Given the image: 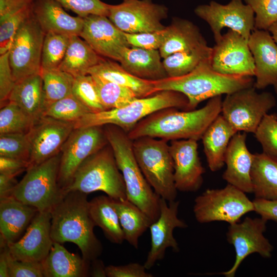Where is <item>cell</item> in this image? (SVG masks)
Here are the masks:
<instances>
[{
  "label": "cell",
  "instance_id": "1",
  "mask_svg": "<svg viewBox=\"0 0 277 277\" xmlns=\"http://www.w3.org/2000/svg\"><path fill=\"white\" fill-rule=\"evenodd\" d=\"M222 101L221 95H219L209 99L199 109H161L140 121L127 133L128 135L132 140L149 136L167 141L182 139L198 141L221 114Z\"/></svg>",
  "mask_w": 277,
  "mask_h": 277
},
{
  "label": "cell",
  "instance_id": "2",
  "mask_svg": "<svg viewBox=\"0 0 277 277\" xmlns=\"http://www.w3.org/2000/svg\"><path fill=\"white\" fill-rule=\"evenodd\" d=\"M87 195L77 191L65 194L51 211V236L53 242L76 244L82 257L91 262L101 255L103 246L94 233Z\"/></svg>",
  "mask_w": 277,
  "mask_h": 277
},
{
  "label": "cell",
  "instance_id": "3",
  "mask_svg": "<svg viewBox=\"0 0 277 277\" xmlns=\"http://www.w3.org/2000/svg\"><path fill=\"white\" fill-rule=\"evenodd\" d=\"M210 58L204 60L194 70L184 75L153 81L156 90H172L183 94L188 99V110H190L206 100L254 85L252 76L216 72L212 68Z\"/></svg>",
  "mask_w": 277,
  "mask_h": 277
},
{
  "label": "cell",
  "instance_id": "4",
  "mask_svg": "<svg viewBox=\"0 0 277 277\" xmlns=\"http://www.w3.org/2000/svg\"><path fill=\"white\" fill-rule=\"evenodd\" d=\"M103 127L123 175L127 199L142 210L152 222L156 221L160 214L161 197L149 184L137 163L133 140L118 126L106 125Z\"/></svg>",
  "mask_w": 277,
  "mask_h": 277
},
{
  "label": "cell",
  "instance_id": "5",
  "mask_svg": "<svg viewBox=\"0 0 277 277\" xmlns=\"http://www.w3.org/2000/svg\"><path fill=\"white\" fill-rule=\"evenodd\" d=\"M188 99L183 94L163 90L148 97L137 98L120 108L88 113L74 123V128L113 125L128 133L140 121L158 110L166 108L188 110Z\"/></svg>",
  "mask_w": 277,
  "mask_h": 277
},
{
  "label": "cell",
  "instance_id": "6",
  "mask_svg": "<svg viewBox=\"0 0 277 277\" xmlns=\"http://www.w3.org/2000/svg\"><path fill=\"white\" fill-rule=\"evenodd\" d=\"M72 191L87 194L101 191L113 200L127 199L123 175L109 143L81 165L64 192Z\"/></svg>",
  "mask_w": 277,
  "mask_h": 277
},
{
  "label": "cell",
  "instance_id": "7",
  "mask_svg": "<svg viewBox=\"0 0 277 277\" xmlns=\"http://www.w3.org/2000/svg\"><path fill=\"white\" fill-rule=\"evenodd\" d=\"M167 141L149 136L133 140L137 163L154 191L167 202L175 200L172 159Z\"/></svg>",
  "mask_w": 277,
  "mask_h": 277
},
{
  "label": "cell",
  "instance_id": "8",
  "mask_svg": "<svg viewBox=\"0 0 277 277\" xmlns=\"http://www.w3.org/2000/svg\"><path fill=\"white\" fill-rule=\"evenodd\" d=\"M60 159L61 152L30 166L11 196L35 207L39 212H51L65 195L58 183Z\"/></svg>",
  "mask_w": 277,
  "mask_h": 277
},
{
  "label": "cell",
  "instance_id": "9",
  "mask_svg": "<svg viewBox=\"0 0 277 277\" xmlns=\"http://www.w3.org/2000/svg\"><path fill=\"white\" fill-rule=\"evenodd\" d=\"M200 223L225 222H239L246 213L254 211L253 201L246 193L228 184L220 189H208L194 200L193 209Z\"/></svg>",
  "mask_w": 277,
  "mask_h": 277
},
{
  "label": "cell",
  "instance_id": "10",
  "mask_svg": "<svg viewBox=\"0 0 277 277\" xmlns=\"http://www.w3.org/2000/svg\"><path fill=\"white\" fill-rule=\"evenodd\" d=\"M276 105L272 93H259L253 85L226 94L221 114L236 131L254 134L264 116Z\"/></svg>",
  "mask_w": 277,
  "mask_h": 277
},
{
  "label": "cell",
  "instance_id": "11",
  "mask_svg": "<svg viewBox=\"0 0 277 277\" xmlns=\"http://www.w3.org/2000/svg\"><path fill=\"white\" fill-rule=\"evenodd\" d=\"M108 144L103 126L73 130L61 151L58 183L63 191L85 160Z\"/></svg>",
  "mask_w": 277,
  "mask_h": 277
},
{
  "label": "cell",
  "instance_id": "12",
  "mask_svg": "<svg viewBox=\"0 0 277 277\" xmlns=\"http://www.w3.org/2000/svg\"><path fill=\"white\" fill-rule=\"evenodd\" d=\"M45 33L33 14L18 30L9 51L10 66L15 82L41 74Z\"/></svg>",
  "mask_w": 277,
  "mask_h": 277
},
{
  "label": "cell",
  "instance_id": "13",
  "mask_svg": "<svg viewBox=\"0 0 277 277\" xmlns=\"http://www.w3.org/2000/svg\"><path fill=\"white\" fill-rule=\"evenodd\" d=\"M167 15L166 6L152 0H128L110 5L107 17L123 32L136 33L165 29L161 22Z\"/></svg>",
  "mask_w": 277,
  "mask_h": 277
},
{
  "label": "cell",
  "instance_id": "14",
  "mask_svg": "<svg viewBox=\"0 0 277 277\" xmlns=\"http://www.w3.org/2000/svg\"><path fill=\"white\" fill-rule=\"evenodd\" d=\"M194 12L209 25L215 43L222 38L224 28L238 32L248 41L255 29L254 13L242 0H231L226 5L211 1L198 6Z\"/></svg>",
  "mask_w": 277,
  "mask_h": 277
},
{
  "label": "cell",
  "instance_id": "15",
  "mask_svg": "<svg viewBox=\"0 0 277 277\" xmlns=\"http://www.w3.org/2000/svg\"><path fill=\"white\" fill-rule=\"evenodd\" d=\"M268 221L260 217H246L242 222L229 224L226 233L228 243L235 251V259L231 268L221 273L226 277H233L243 260L256 253L264 258L271 256L273 247L265 236Z\"/></svg>",
  "mask_w": 277,
  "mask_h": 277
},
{
  "label": "cell",
  "instance_id": "16",
  "mask_svg": "<svg viewBox=\"0 0 277 277\" xmlns=\"http://www.w3.org/2000/svg\"><path fill=\"white\" fill-rule=\"evenodd\" d=\"M210 62L213 69L221 74L254 76V62L248 41L232 30L212 47Z\"/></svg>",
  "mask_w": 277,
  "mask_h": 277
},
{
  "label": "cell",
  "instance_id": "17",
  "mask_svg": "<svg viewBox=\"0 0 277 277\" xmlns=\"http://www.w3.org/2000/svg\"><path fill=\"white\" fill-rule=\"evenodd\" d=\"M74 129V123L48 116H42L36 120L27 133L30 148V166L60 153Z\"/></svg>",
  "mask_w": 277,
  "mask_h": 277
},
{
  "label": "cell",
  "instance_id": "18",
  "mask_svg": "<svg viewBox=\"0 0 277 277\" xmlns=\"http://www.w3.org/2000/svg\"><path fill=\"white\" fill-rule=\"evenodd\" d=\"M161 198L160 214L157 220L149 227L151 246L144 265L147 270L151 269L155 263L164 259L167 248L175 252L179 251V244L173 236L176 228H184L187 224L177 216L179 201L168 202Z\"/></svg>",
  "mask_w": 277,
  "mask_h": 277
},
{
  "label": "cell",
  "instance_id": "19",
  "mask_svg": "<svg viewBox=\"0 0 277 277\" xmlns=\"http://www.w3.org/2000/svg\"><path fill=\"white\" fill-rule=\"evenodd\" d=\"M197 141L182 139L170 142L169 148L177 191L195 192L201 187L205 172L198 153Z\"/></svg>",
  "mask_w": 277,
  "mask_h": 277
},
{
  "label": "cell",
  "instance_id": "20",
  "mask_svg": "<svg viewBox=\"0 0 277 277\" xmlns=\"http://www.w3.org/2000/svg\"><path fill=\"white\" fill-rule=\"evenodd\" d=\"M80 36L100 55L118 62L123 50L130 47L125 32L105 15H90L84 18Z\"/></svg>",
  "mask_w": 277,
  "mask_h": 277
},
{
  "label": "cell",
  "instance_id": "21",
  "mask_svg": "<svg viewBox=\"0 0 277 277\" xmlns=\"http://www.w3.org/2000/svg\"><path fill=\"white\" fill-rule=\"evenodd\" d=\"M51 219L50 212L38 211L24 234L16 242L7 245L11 255L17 260L42 262L53 244Z\"/></svg>",
  "mask_w": 277,
  "mask_h": 277
},
{
  "label": "cell",
  "instance_id": "22",
  "mask_svg": "<svg viewBox=\"0 0 277 277\" xmlns=\"http://www.w3.org/2000/svg\"><path fill=\"white\" fill-rule=\"evenodd\" d=\"M254 66V87L272 86L277 94V45L268 30L254 29L248 39Z\"/></svg>",
  "mask_w": 277,
  "mask_h": 277
},
{
  "label": "cell",
  "instance_id": "23",
  "mask_svg": "<svg viewBox=\"0 0 277 277\" xmlns=\"http://www.w3.org/2000/svg\"><path fill=\"white\" fill-rule=\"evenodd\" d=\"M246 137L245 132H238L231 138L225 155L226 168L222 177L228 184L245 193H252L251 170L254 154L247 148Z\"/></svg>",
  "mask_w": 277,
  "mask_h": 277
},
{
  "label": "cell",
  "instance_id": "24",
  "mask_svg": "<svg viewBox=\"0 0 277 277\" xmlns=\"http://www.w3.org/2000/svg\"><path fill=\"white\" fill-rule=\"evenodd\" d=\"M33 14L46 33L80 36L84 18L72 16L55 0H34Z\"/></svg>",
  "mask_w": 277,
  "mask_h": 277
},
{
  "label": "cell",
  "instance_id": "25",
  "mask_svg": "<svg viewBox=\"0 0 277 277\" xmlns=\"http://www.w3.org/2000/svg\"><path fill=\"white\" fill-rule=\"evenodd\" d=\"M38 212L11 196L0 198L1 245L18 241Z\"/></svg>",
  "mask_w": 277,
  "mask_h": 277
},
{
  "label": "cell",
  "instance_id": "26",
  "mask_svg": "<svg viewBox=\"0 0 277 277\" xmlns=\"http://www.w3.org/2000/svg\"><path fill=\"white\" fill-rule=\"evenodd\" d=\"M238 132L220 114L208 126L202 135L208 166L212 172L220 170L225 165V155L229 144Z\"/></svg>",
  "mask_w": 277,
  "mask_h": 277
},
{
  "label": "cell",
  "instance_id": "27",
  "mask_svg": "<svg viewBox=\"0 0 277 277\" xmlns=\"http://www.w3.org/2000/svg\"><path fill=\"white\" fill-rule=\"evenodd\" d=\"M161 58L159 50L130 46L123 50L118 62L132 74L156 81L167 77Z\"/></svg>",
  "mask_w": 277,
  "mask_h": 277
},
{
  "label": "cell",
  "instance_id": "28",
  "mask_svg": "<svg viewBox=\"0 0 277 277\" xmlns=\"http://www.w3.org/2000/svg\"><path fill=\"white\" fill-rule=\"evenodd\" d=\"M90 263L57 242H53L48 255L41 262L44 277L88 276Z\"/></svg>",
  "mask_w": 277,
  "mask_h": 277
},
{
  "label": "cell",
  "instance_id": "29",
  "mask_svg": "<svg viewBox=\"0 0 277 277\" xmlns=\"http://www.w3.org/2000/svg\"><path fill=\"white\" fill-rule=\"evenodd\" d=\"M88 74L114 83L131 90L138 98L148 97L157 93L153 81L137 77L121 65L104 58L91 68Z\"/></svg>",
  "mask_w": 277,
  "mask_h": 277
},
{
  "label": "cell",
  "instance_id": "30",
  "mask_svg": "<svg viewBox=\"0 0 277 277\" xmlns=\"http://www.w3.org/2000/svg\"><path fill=\"white\" fill-rule=\"evenodd\" d=\"M167 34L159 49L162 58L174 53L189 51L207 43L199 28L191 22L182 18H174L167 26Z\"/></svg>",
  "mask_w": 277,
  "mask_h": 277
},
{
  "label": "cell",
  "instance_id": "31",
  "mask_svg": "<svg viewBox=\"0 0 277 277\" xmlns=\"http://www.w3.org/2000/svg\"><path fill=\"white\" fill-rule=\"evenodd\" d=\"M255 198L277 201V161L262 153L254 154L251 170Z\"/></svg>",
  "mask_w": 277,
  "mask_h": 277
},
{
  "label": "cell",
  "instance_id": "32",
  "mask_svg": "<svg viewBox=\"0 0 277 277\" xmlns=\"http://www.w3.org/2000/svg\"><path fill=\"white\" fill-rule=\"evenodd\" d=\"M104 58L80 36H72L59 69L73 76L88 74L89 70Z\"/></svg>",
  "mask_w": 277,
  "mask_h": 277
},
{
  "label": "cell",
  "instance_id": "33",
  "mask_svg": "<svg viewBox=\"0 0 277 277\" xmlns=\"http://www.w3.org/2000/svg\"><path fill=\"white\" fill-rule=\"evenodd\" d=\"M8 101L16 103L35 121L42 117L43 90L41 74L32 75L16 82Z\"/></svg>",
  "mask_w": 277,
  "mask_h": 277
},
{
  "label": "cell",
  "instance_id": "34",
  "mask_svg": "<svg viewBox=\"0 0 277 277\" xmlns=\"http://www.w3.org/2000/svg\"><path fill=\"white\" fill-rule=\"evenodd\" d=\"M88 208L95 226L102 229L106 237L113 243L122 244L124 234L112 199L108 195L96 196L89 201Z\"/></svg>",
  "mask_w": 277,
  "mask_h": 277
},
{
  "label": "cell",
  "instance_id": "35",
  "mask_svg": "<svg viewBox=\"0 0 277 277\" xmlns=\"http://www.w3.org/2000/svg\"><path fill=\"white\" fill-rule=\"evenodd\" d=\"M113 200L125 240L134 248L138 247L139 239L148 229L152 220L135 204L126 199Z\"/></svg>",
  "mask_w": 277,
  "mask_h": 277
},
{
  "label": "cell",
  "instance_id": "36",
  "mask_svg": "<svg viewBox=\"0 0 277 277\" xmlns=\"http://www.w3.org/2000/svg\"><path fill=\"white\" fill-rule=\"evenodd\" d=\"M211 53L212 47L206 44L191 50L168 55L163 61L167 77H179L188 74L202 61L210 57Z\"/></svg>",
  "mask_w": 277,
  "mask_h": 277
},
{
  "label": "cell",
  "instance_id": "37",
  "mask_svg": "<svg viewBox=\"0 0 277 277\" xmlns=\"http://www.w3.org/2000/svg\"><path fill=\"white\" fill-rule=\"evenodd\" d=\"M41 74L43 80V113L50 105L72 93L74 77L60 69L43 70Z\"/></svg>",
  "mask_w": 277,
  "mask_h": 277
},
{
  "label": "cell",
  "instance_id": "38",
  "mask_svg": "<svg viewBox=\"0 0 277 277\" xmlns=\"http://www.w3.org/2000/svg\"><path fill=\"white\" fill-rule=\"evenodd\" d=\"M92 77L101 103L105 110L123 107L138 98L128 88L97 76Z\"/></svg>",
  "mask_w": 277,
  "mask_h": 277
},
{
  "label": "cell",
  "instance_id": "39",
  "mask_svg": "<svg viewBox=\"0 0 277 277\" xmlns=\"http://www.w3.org/2000/svg\"><path fill=\"white\" fill-rule=\"evenodd\" d=\"M35 121L16 103L8 101L1 106L0 134H27Z\"/></svg>",
  "mask_w": 277,
  "mask_h": 277
},
{
  "label": "cell",
  "instance_id": "40",
  "mask_svg": "<svg viewBox=\"0 0 277 277\" xmlns=\"http://www.w3.org/2000/svg\"><path fill=\"white\" fill-rule=\"evenodd\" d=\"M71 36L47 33L44 37L41 58V71L59 69Z\"/></svg>",
  "mask_w": 277,
  "mask_h": 277
},
{
  "label": "cell",
  "instance_id": "41",
  "mask_svg": "<svg viewBox=\"0 0 277 277\" xmlns=\"http://www.w3.org/2000/svg\"><path fill=\"white\" fill-rule=\"evenodd\" d=\"M90 111L72 93L50 105L42 116L75 123Z\"/></svg>",
  "mask_w": 277,
  "mask_h": 277
},
{
  "label": "cell",
  "instance_id": "42",
  "mask_svg": "<svg viewBox=\"0 0 277 277\" xmlns=\"http://www.w3.org/2000/svg\"><path fill=\"white\" fill-rule=\"evenodd\" d=\"M72 93L90 112L105 110L92 75L87 74L75 77Z\"/></svg>",
  "mask_w": 277,
  "mask_h": 277
},
{
  "label": "cell",
  "instance_id": "43",
  "mask_svg": "<svg viewBox=\"0 0 277 277\" xmlns=\"http://www.w3.org/2000/svg\"><path fill=\"white\" fill-rule=\"evenodd\" d=\"M254 135L262 146L263 153L277 161V115L266 114Z\"/></svg>",
  "mask_w": 277,
  "mask_h": 277
},
{
  "label": "cell",
  "instance_id": "44",
  "mask_svg": "<svg viewBox=\"0 0 277 277\" xmlns=\"http://www.w3.org/2000/svg\"><path fill=\"white\" fill-rule=\"evenodd\" d=\"M33 4L0 21V55L8 52L24 22L32 14Z\"/></svg>",
  "mask_w": 277,
  "mask_h": 277
},
{
  "label": "cell",
  "instance_id": "45",
  "mask_svg": "<svg viewBox=\"0 0 277 277\" xmlns=\"http://www.w3.org/2000/svg\"><path fill=\"white\" fill-rule=\"evenodd\" d=\"M30 154L27 133L0 134V156L28 161Z\"/></svg>",
  "mask_w": 277,
  "mask_h": 277
},
{
  "label": "cell",
  "instance_id": "46",
  "mask_svg": "<svg viewBox=\"0 0 277 277\" xmlns=\"http://www.w3.org/2000/svg\"><path fill=\"white\" fill-rule=\"evenodd\" d=\"M253 10L254 28L268 30L277 21V0H244Z\"/></svg>",
  "mask_w": 277,
  "mask_h": 277
},
{
  "label": "cell",
  "instance_id": "47",
  "mask_svg": "<svg viewBox=\"0 0 277 277\" xmlns=\"http://www.w3.org/2000/svg\"><path fill=\"white\" fill-rule=\"evenodd\" d=\"M63 8L85 18L90 15L108 16L109 4L101 0H55Z\"/></svg>",
  "mask_w": 277,
  "mask_h": 277
},
{
  "label": "cell",
  "instance_id": "48",
  "mask_svg": "<svg viewBox=\"0 0 277 277\" xmlns=\"http://www.w3.org/2000/svg\"><path fill=\"white\" fill-rule=\"evenodd\" d=\"M168 32L167 26L163 30L136 33H125L130 46L147 49L159 50L163 45Z\"/></svg>",
  "mask_w": 277,
  "mask_h": 277
},
{
  "label": "cell",
  "instance_id": "49",
  "mask_svg": "<svg viewBox=\"0 0 277 277\" xmlns=\"http://www.w3.org/2000/svg\"><path fill=\"white\" fill-rule=\"evenodd\" d=\"M9 277H43L41 262L24 261L14 259L7 246Z\"/></svg>",
  "mask_w": 277,
  "mask_h": 277
},
{
  "label": "cell",
  "instance_id": "50",
  "mask_svg": "<svg viewBox=\"0 0 277 277\" xmlns=\"http://www.w3.org/2000/svg\"><path fill=\"white\" fill-rule=\"evenodd\" d=\"M9 51L0 55V102L2 106L8 102L15 85L10 64Z\"/></svg>",
  "mask_w": 277,
  "mask_h": 277
},
{
  "label": "cell",
  "instance_id": "51",
  "mask_svg": "<svg viewBox=\"0 0 277 277\" xmlns=\"http://www.w3.org/2000/svg\"><path fill=\"white\" fill-rule=\"evenodd\" d=\"M144 265L138 263H130L124 265H109L106 267L108 277H153L147 272Z\"/></svg>",
  "mask_w": 277,
  "mask_h": 277
},
{
  "label": "cell",
  "instance_id": "52",
  "mask_svg": "<svg viewBox=\"0 0 277 277\" xmlns=\"http://www.w3.org/2000/svg\"><path fill=\"white\" fill-rule=\"evenodd\" d=\"M30 166L28 161L0 156V173L16 176Z\"/></svg>",
  "mask_w": 277,
  "mask_h": 277
},
{
  "label": "cell",
  "instance_id": "53",
  "mask_svg": "<svg viewBox=\"0 0 277 277\" xmlns=\"http://www.w3.org/2000/svg\"><path fill=\"white\" fill-rule=\"evenodd\" d=\"M254 212L267 221L277 222V201L256 199L253 201Z\"/></svg>",
  "mask_w": 277,
  "mask_h": 277
},
{
  "label": "cell",
  "instance_id": "54",
  "mask_svg": "<svg viewBox=\"0 0 277 277\" xmlns=\"http://www.w3.org/2000/svg\"><path fill=\"white\" fill-rule=\"evenodd\" d=\"M34 0H0V21L33 4Z\"/></svg>",
  "mask_w": 277,
  "mask_h": 277
},
{
  "label": "cell",
  "instance_id": "55",
  "mask_svg": "<svg viewBox=\"0 0 277 277\" xmlns=\"http://www.w3.org/2000/svg\"><path fill=\"white\" fill-rule=\"evenodd\" d=\"M17 183L15 176L0 173V198L11 196Z\"/></svg>",
  "mask_w": 277,
  "mask_h": 277
},
{
  "label": "cell",
  "instance_id": "56",
  "mask_svg": "<svg viewBox=\"0 0 277 277\" xmlns=\"http://www.w3.org/2000/svg\"><path fill=\"white\" fill-rule=\"evenodd\" d=\"M0 276L9 277V265L7 258V245H1Z\"/></svg>",
  "mask_w": 277,
  "mask_h": 277
},
{
  "label": "cell",
  "instance_id": "57",
  "mask_svg": "<svg viewBox=\"0 0 277 277\" xmlns=\"http://www.w3.org/2000/svg\"><path fill=\"white\" fill-rule=\"evenodd\" d=\"M91 268L90 270V275L93 277H105L106 276V267L103 262L97 259L91 262Z\"/></svg>",
  "mask_w": 277,
  "mask_h": 277
},
{
  "label": "cell",
  "instance_id": "58",
  "mask_svg": "<svg viewBox=\"0 0 277 277\" xmlns=\"http://www.w3.org/2000/svg\"><path fill=\"white\" fill-rule=\"evenodd\" d=\"M272 36L274 42L277 45V21L273 23L268 29Z\"/></svg>",
  "mask_w": 277,
  "mask_h": 277
},
{
  "label": "cell",
  "instance_id": "59",
  "mask_svg": "<svg viewBox=\"0 0 277 277\" xmlns=\"http://www.w3.org/2000/svg\"><path fill=\"white\" fill-rule=\"evenodd\" d=\"M124 1H128V0H124Z\"/></svg>",
  "mask_w": 277,
  "mask_h": 277
}]
</instances>
